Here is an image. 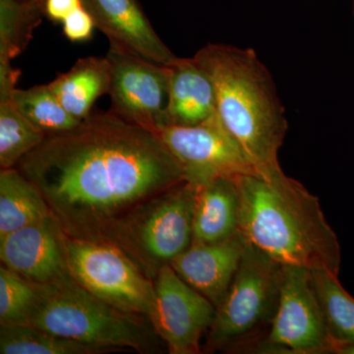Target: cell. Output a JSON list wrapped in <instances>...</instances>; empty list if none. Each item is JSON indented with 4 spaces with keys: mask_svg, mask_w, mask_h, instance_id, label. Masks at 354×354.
<instances>
[{
    "mask_svg": "<svg viewBox=\"0 0 354 354\" xmlns=\"http://www.w3.org/2000/svg\"><path fill=\"white\" fill-rule=\"evenodd\" d=\"M82 3L109 44L156 64L169 65L177 57L158 36L138 0H82Z\"/></svg>",
    "mask_w": 354,
    "mask_h": 354,
    "instance_id": "obj_14",
    "label": "cell"
},
{
    "mask_svg": "<svg viewBox=\"0 0 354 354\" xmlns=\"http://www.w3.org/2000/svg\"><path fill=\"white\" fill-rule=\"evenodd\" d=\"M281 264L252 244L245 252L207 333L204 351H252L278 308Z\"/></svg>",
    "mask_w": 354,
    "mask_h": 354,
    "instance_id": "obj_5",
    "label": "cell"
},
{
    "mask_svg": "<svg viewBox=\"0 0 354 354\" xmlns=\"http://www.w3.org/2000/svg\"><path fill=\"white\" fill-rule=\"evenodd\" d=\"M247 244L241 230L225 241L192 242L171 266L186 283L216 307L239 270Z\"/></svg>",
    "mask_w": 354,
    "mask_h": 354,
    "instance_id": "obj_13",
    "label": "cell"
},
{
    "mask_svg": "<svg viewBox=\"0 0 354 354\" xmlns=\"http://www.w3.org/2000/svg\"><path fill=\"white\" fill-rule=\"evenodd\" d=\"M153 286L152 325L169 353H201V339L214 322L215 305L186 283L171 265L160 268Z\"/></svg>",
    "mask_w": 354,
    "mask_h": 354,
    "instance_id": "obj_11",
    "label": "cell"
},
{
    "mask_svg": "<svg viewBox=\"0 0 354 354\" xmlns=\"http://www.w3.org/2000/svg\"><path fill=\"white\" fill-rule=\"evenodd\" d=\"M64 34L72 43L90 41L95 28L94 19L84 6L79 7L64 21Z\"/></svg>",
    "mask_w": 354,
    "mask_h": 354,
    "instance_id": "obj_25",
    "label": "cell"
},
{
    "mask_svg": "<svg viewBox=\"0 0 354 354\" xmlns=\"http://www.w3.org/2000/svg\"><path fill=\"white\" fill-rule=\"evenodd\" d=\"M157 134L195 187L221 177L257 174L218 114L190 127L167 125Z\"/></svg>",
    "mask_w": 354,
    "mask_h": 354,
    "instance_id": "obj_10",
    "label": "cell"
},
{
    "mask_svg": "<svg viewBox=\"0 0 354 354\" xmlns=\"http://www.w3.org/2000/svg\"><path fill=\"white\" fill-rule=\"evenodd\" d=\"M239 230V193L235 178L214 179L196 187L193 241H225Z\"/></svg>",
    "mask_w": 354,
    "mask_h": 354,
    "instance_id": "obj_16",
    "label": "cell"
},
{
    "mask_svg": "<svg viewBox=\"0 0 354 354\" xmlns=\"http://www.w3.org/2000/svg\"><path fill=\"white\" fill-rule=\"evenodd\" d=\"M194 57L213 81L218 118L257 174L281 169L278 155L288 120L271 74L255 51L209 44Z\"/></svg>",
    "mask_w": 354,
    "mask_h": 354,
    "instance_id": "obj_3",
    "label": "cell"
},
{
    "mask_svg": "<svg viewBox=\"0 0 354 354\" xmlns=\"http://www.w3.org/2000/svg\"><path fill=\"white\" fill-rule=\"evenodd\" d=\"M46 135L15 109L11 101L0 102V167H17L21 160L43 143Z\"/></svg>",
    "mask_w": 354,
    "mask_h": 354,
    "instance_id": "obj_23",
    "label": "cell"
},
{
    "mask_svg": "<svg viewBox=\"0 0 354 354\" xmlns=\"http://www.w3.org/2000/svg\"><path fill=\"white\" fill-rule=\"evenodd\" d=\"M43 16L35 0H0V62H12L27 48Z\"/></svg>",
    "mask_w": 354,
    "mask_h": 354,
    "instance_id": "obj_21",
    "label": "cell"
},
{
    "mask_svg": "<svg viewBox=\"0 0 354 354\" xmlns=\"http://www.w3.org/2000/svg\"><path fill=\"white\" fill-rule=\"evenodd\" d=\"M20 75V70L14 68L12 62H0V102L11 101Z\"/></svg>",
    "mask_w": 354,
    "mask_h": 354,
    "instance_id": "obj_27",
    "label": "cell"
},
{
    "mask_svg": "<svg viewBox=\"0 0 354 354\" xmlns=\"http://www.w3.org/2000/svg\"><path fill=\"white\" fill-rule=\"evenodd\" d=\"M37 285L39 301L24 325L104 353L128 348L150 353L158 348L160 337L150 321L102 301L73 277L51 285Z\"/></svg>",
    "mask_w": 354,
    "mask_h": 354,
    "instance_id": "obj_4",
    "label": "cell"
},
{
    "mask_svg": "<svg viewBox=\"0 0 354 354\" xmlns=\"http://www.w3.org/2000/svg\"><path fill=\"white\" fill-rule=\"evenodd\" d=\"M43 193L18 169L0 171V237L51 218Z\"/></svg>",
    "mask_w": 354,
    "mask_h": 354,
    "instance_id": "obj_18",
    "label": "cell"
},
{
    "mask_svg": "<svg viewBox=\"0 0 354 354\" xmlns=\"http://www.w3.org/2000/svg\"><path fill=\"white\" fill-rule=\"evenodd\" d=\"M167 66L169 86L167 125L190 127L218 114L213 81L194 57H176Z\"/></svg>",
    "mask_w": 354,
    "mask_h": 354,
    "instance_id": "obj_15",
    "label": "cell"
},
{
    "mask_svg": "<svg viewBox=\"0 0 354 354\" xmlns=\"http://www.w3.org/2000/svg\"><path fill=\"white\" fill-rule=\"evenodd\" d=\"M65 252L70 274L91 295L152 323L153 281L120 248L111 242L65 234Z\"/></svg>",
    "mask_w": 354,
    "mask_h": 354,
    "instance_id": "obj_7",
    "label": "cell"
},
{
    "mask_svg": "<svg viewBox=\"0 0 354 354\" xmlns=\"http://www.w3.org/2000/svg\"><path fill=\"white\" fill-rule=\"evenodd\" d=\"M109 44L111 111L128 122L157 133L167 125L169 66Z\"/></svg>",
    "mask_w": 354,
    "mask_h": 354,
    "instance_id": "obj_9",
    "label": "cell"
},
{
    "mask_svg": "<svg viewBox=\"0 0 354 354\" xmlns=\"http://www.w3.org/2000/svg\"><path fill=\"white\" fill-rule=\"evenodd\" d=\"M83 6L82 0H46L44 16L55 23H64L69 14Z\"/></svg>",
    "mask_w": 354,
    "mask_h": 354,
    "instance_id": "obj_26",
    "label": "cell"
},
{
    "mask_svg": "<svg viewBox=\"0 0 354 354\" xmlns=\"http://www.w3.org/2000/svg\"><path fill=\"white\" fill-rule=\"evenodd\" d=\"M334 348L312 270L281 266L278 308L254 353L323 354L334 353Z\"/></svg>",
    "mask_w": 354,
    "mask_h": 354,
    "instance_id": "obj_8",
    "label": "cell"
},
{
    "mask_svg": "<svg viewBox=\"0 0 354 354\" xmlns=\"http://www.w3.org/2000/svg\"><path fill=\"white\" fill-rule=\"evenodd\" d=\"M11 102L25 118L46 136L70 131L82 123L64 108L48 84L25 90L16 88Z\"/></svg>",
    "mask_w": 354,
    "mask_h": 354,
    "instance_id": "obj_20",
    "label": "cell"
},
{
    "mask_svg": "<svg viewBox=\"0 0 354 354\" xmlns=\"http://www.w3.org/2000/svg\"><path fill=\"white\" fill-rule=\"evenodd\" d=\"M38 301L37 283L0 266V325H24Z\"/></svg>",
    "mask_w": 354,
    "mask_h": 354,
    "instance_id": "obj_24",
    "label": "cell"
},
{
    "mask_svg": "<svg viewBox=\"0 0 354 354\" xmlns=\"http://www.w3.org/2000/svg\"><path fill=\"white\" fill-rule=\"evenodd\" d=\"M102 349L27 325H0L1 354H97Z\"/></svg>",
    "mask_w": 354,
    "mask_h": 354,
    "instance_id": "obj_22",
    "label": "cell"
},
{
    "mask_svg": "<svg viewBox=\"0 0 354 354\" xmlns=\"http://www.w3.org/2000/svg\"><path fill=\"white\" fill-rule=\"evenodd\" d=\"M317 295L322 306L334 353L339 346H354V298L344 290L337 274L312 270Z\"/></svg>",
    "mask_w": 354,
    "mask_h": 354,
    "instance_id": "obj_19",
    "label": "cell"
},
{
    "mask_svg": "<svg viewBox=\"0 0 354 354\" xmlns=\"http://www.w3.org/2000/svg\"><path fill=\"white\" fill-rule=\"evenodd\" d=\"M17 167L38 186L64 234L90 241H106L133 211L186 181L157 133L111 111L46 136Z\"/></svg>",
    "mask_w": 354,
    "mask_h": 354,
    "instance_id": "obj_1",
    "label": "cell"
},
{
    "mask_svg": "<svg viewBox=\"0 0 354 354\" xmlns=\"http://www.w3.org/2000/svg\"><path fill=\"white\" fill-rule=\"evenodd\" d=\"M111 64L108 57L80 58L69 71L48 84L50 90L70 114L77 120H87L93 106L111 87Z\"/></svg>",
    "mask_w": 354,
    "mask_h": 354,
    "instance_id": "obj_17",
    "label": "cell"
},
{
    "mask_svg": "<svg viewBox=\"0 0 354 354\" xmlns=\"http://www.w3.org/2000/svg\"><path fill=\"white\" fill-rule=\"evenodd\" d=\"M239 230L248 243L281 265L339 274L341 246L318 198L283 169L235 178Z\"/></svg>",
    "mask_w": 354,
    "mask_h": 354,
    "instance_id": "obj_2",
    "label": "cell"
},
{
    "mask_svg": "<svg viewBox=\"0 0 354 354\" xmlns=\"http://www.w3.org/2000/svg\"><path fill=\"white\" fill-rule=\"evenodd\" d=\"M2 265L28 281L51 285L71 278L65 234L53 216L0 237Z\"/></svg>",
    "mask_w": 354,
    "mask_h": 354,
    "instance_id": "obj_12",
    "label": "cell"
},
{
    "mask_svg": "<svg viewBox=\"0 0 354 354\" xmlns=\"http://www.w3.org/2000/svg\"><path fill=\"white\" fill-rule=\"evenodd\" d=\"M35 1L39 2V3L44 7V2H46V0H35Z\"/></svg>",
    "mask_w": 354,
    "mask_h": 354,
    "instance_id": "obj_28",
    "label": "cell"
},
{
    "mask_svg": "<svg viewBox=\"0 0 354 354\" xmlns=\"http://www.w3.org/2000/svg\"><path fill=\"white\" fill-rule=\"evenodd\" d=\"M196 187L185 183L133 211L121 221L106 241L120 248L149 278L171 265L193 241Z\"/></svg>",
    "mask_w": 354,
    "mask_h": 354,
    "instance_id": "obj_6",
    "label": "cell"
}]
</instances>
